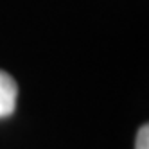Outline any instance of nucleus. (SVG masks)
Listing matches in <instances>:
<instances>
[{
	"instance_id": "nucleus-1",
	"label": "nucleus",
	"mask_w": 149,
	"mask_h": 149,
	"mask_svg": "<svg viewBox=\"0 0 149 149\" xmlns=\"http://www.w3.org/2000/svg\"><path fill=\"white\" fill-rule=\"evenodd\" d=\"M16 93H18V86L15 79L7 72L0 70V119H6V117L15 113Z\"/></svg>"
},
{
	"instance_id": "nucleus-2",
	"label": "nucleus",
	"mask_w": 149,
	"mask_h": 149,
	"mask_svg": "<svg viewBox=\"0 0 149 149\" xmlns=\"http://www.w3.org/2000/svg\"><path fill=\"white\" fill-rule=\"evenodd\" d=\"M135 149H149V127L142 126L136 135V144Z\"/></svg>"
}]
</instances>
